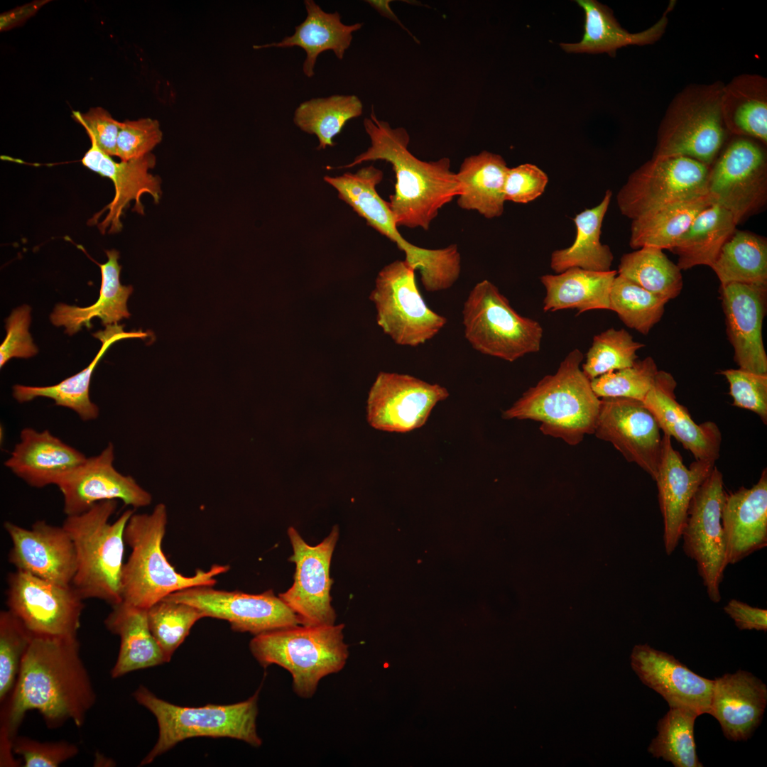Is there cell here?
<instances>
[{"instance_id": "21", "label": "cell", "mask_w": 767, "mask_h": 767, "mask_svg": "<svg viewBox=\"0 0 767 767\" xmlns=\"http://www.w3.org/2000/svg\"><path fill=\"white\" fill-rule=\"evenodd\" d=\"M12 546L8 560L16 570L61 585L72 584L76 572L73 542L62 526L37 521L31 528L4 523Z\"/></svg>"}, {"instance_id": "30", "label": "cell", "mask_w": 767, "mask_h": 767, "mask_svg": "<svg viewBox=\"0 0 767 767\" xmlns=\"http://www.w3.org/2000/svg\"><path fill=\"white\" fill-rule=\"evenodd\" d=\"M93 336L99 339L102 344L96 357L85 369L53 386L15 385L13 386V398L20 403L40 397L50 398L56 406L73 410L82 421L96 420L99 415V408L90 400L89 386L98 362L114 342L127 338H144L148 334L141 330L126 332L124 331V325L114 324L106 326L105 330L94 333Z\"/></svg>"}, {"instance_id": "37", "label": "cell", "mask_w": 767, "mask_h": 767, "mask_svg": "<svg viewBox=\"0 0 767 767\" xmlns=\"http://www.w3.org/2000/svg\"><path fill=\"white\" fill-rule=\"evenodd\" d=\"M722 111L728 132L767 143V80L743 74L724 85Z\"/></svg>"}, {"instance_id": "12", "label": "cell", "mask_w": 767, "mask_h": 767, "mask_svg": "<svg viewBox=\"0 0 767 767\" xmlns=\"http://www.w3.org/2000/svg\"><path fill=\"white\" fill-rule=\"evenodd\" d=\"M723 476L714 466L692 498L681 538L685 553L693 560L709 599L721 600L720 584L727 566L722 513L726 498Z\"/></svg>"}, {"instance_id": "5", "label": "cell", "mask_w": 767, "mask_h": 767, "mask_svg": "<svg viewBox=\"0 0 767 767\" xmlns=\"http://www.w3.org/2000/svg\"><path fill=\"white\" fill-rule=\"evenodd\" d=\"M117 505V500L97 502L82 513L67 516L62 524L76 554L72 586L83 599H97L111 606L122 602L124 530L134 513L128 509L110 523Z\"/></svg>"}, {"instance_id": "44", "label": "cell", "mask_w": 767, "mask_h": 767, "mask_svg": "<svg viewBox=\"0 0 767 767\" xmlns=\"http://www.w3.org/2000/svg\"><path fill=\"white\" fill-rule=\"evenodd\" d=\"M698 716L690 709L670 707L658 722V734L652 739L648 752L675 767H702L694 738L695 721Z\"/></svg>"}, {"instance_id": "14", "label": "cell", "mask_w": 767, "mask_h": 767, "mask_svg": "<svg viewBox=\"0 0 767 767\" xmlns=\"http://www.w3.org/2000/svg\"><path fill=\"white\" fill-rule=\"evenodd\" d=\"M293 553L289 561L295 565L293 585L279 598L295 614L303 626L335 624L336 614L331 605L330 576L331 560L339 538L338 526L318 545L308 544L298 531L288 529Z\"/></svg>"}, {"instance_id": "52", "label": "cell", "mask_w": 767, "mask_h": 767, "mask_svg": "<svg viewBox=\"0 0 767 767\" xmlns=\"http://www.w3.org/2000/svg\"><path fill=\"white\" fill-rule=\"evenodd\" d=\"M13 752L22 756L24 767H57L75 757L78 747L65 741L40 742L27 737H16Z\"/></svg>"}, {"instance_id": "24", "label": "cell", "mask_w": 767, "mask_h": 767, "mask_svg": "<svg viewBox=\"0 0 767 767\" xmlns=\"http://www.w3.org/2000/svg\"><path fill=\"white\" fill-rule=\"evenodd\" d=\"M631 665L641 682L660 694L670 707L708 714L713 680L698 675L673 656L648 644L633 647Z\"/></svg>"}, {"instance_id": "34", "label": "cell", "mask_w": 767, "mask_h": 767, "mask_svg": "<svg viewBox=\"0 0 767 767\" xmlns=\"http://www.w3.org/2000/svg\"><path fill=\"white\" fill-rule=\"evenodd\" d=\"M108 260L99 264L102 274L99 297L93 305L81 308L58 304L50 315V321L55 326H64L65 333L73 335L82 326L92 327L91 320L101 319L103 325L117 324L123 318H129L127 300L133 292L131 285H121L119 275L121 266L118 263L119 253L115 249L105 251Z\"/></svg>"}, {"instance_id": "10", "label": "cell", "mask_w": 767, "mask_h": 767, "mask_svg": "<svg viewBox=\"0 0 767 767\" xmlns=\"http://www.w3.org/2000/svg\"><path fill=\"white\" fill-rule=\"evenodd\" d=\"M415 271L405 260L385 266L378 273L369 298L376 322L395 343L418 347L436 336L447 319L431 310L421 295Z\"/></svg>"}, {"instance_id": "18", "label": "cell", "mask_w": 767, "mask_h": 767, "mask_svg": "<svg viewBox=\"0 0 767 767\" xmlns=\"http://www.w3.org/2000/svg\"><path fill=\"white\" fill-rule=\"evenodd\" d=\"M659 425L641 401L602 398L594 434L611 443L629 462L655 480L660 464L662 437Z\"/></svg>"}, {"instance_id": "54", "label": "cell", "mask_w": 767, "mask_h": 767, "mask_svg": "<svg viewBox=\"0 0 767 767\" xmlns=\"http://www.w3.org/2000/svg\"><path fill=\"white\" fill-rule=\"evenodd\" d=\"M548 183V175L534 164L508 168L504 185L505 200L520 204L531 202L543 195Z\"/></svg>"}, {"instance_id": "47", "label": "cell", "mask_w": 767, "mask_h": 767, "mask_svg": "<svg viewBox=\"0 0 767 767\" xmlns=\"http://www.w3.org/2000/svg\"><path fill=\"white\" fill-rule=\"evenodd\" d=\"M644 347L624 329H607L593 337L582 370L591 381L606 373L631 366L637 361L636 352Z\"/></svg>"}, {"instance_id": "23", "label": "cell", "mask_w": 767, "mask_h": 767, "mask_svg": "<svg viewBox=\"0 0 767 767\" xmlns=\"http://www.w3.org/2000/svg\"><path fill=\"white\" fill-rule=\"evenodd\" d=\"M670 438L663 435L660 460L655 479L668 555L675 551L681 539L692 498L714 467V462L702 460H695L687 467L680 453L673 448Z\"/></svg>"}, {"instance_id": "9", "label": "cell", "mask_w": 767, "mask_h": 767, "mask_svg": "<svg viewBox=\"0 0 767 767\" xmlns=\"http://www.w3.org/2000/svg\"><path fill=\"white\" fill-rule=\"evenodd\" d=\"M462 317L466 339L483 354L513 362L540 349L543 329L540 322L518 313L488 280L470 290Z\"/></svg>"}, {"instance_id": "29", "label": "cell", "mask_w": 767, "mask_h": 767, "mask_svg": "<svg viewBox=\"0 0 767 767\" xmlns=\"http://www.w3.org/2000/svg\"><path fill=\"white\" fill-rule=\"evenodd\" d=\"M306 17L295 27L293 35L285 37L278 43L254 45V49L269 48L300 47L305 53L303 72L308 77L315 75L318 56L326 50H332L339 60L344 58L351 45L353 33L361 28L362 23L346 25L337 11L327 13L313 0H305Z\"/></svg>"}, {"instance_id": "19", "label": "cell", "mask_w": 767, "mask_h": 767, "mask_svg": "<svg viewBox=\"0 0 767 767\" xmlns=\"http://www.w3.org/2000/svg\"><path fill=\"white\" fill-rule=\"evenodd\" d=\"M114 461V447L109 442L99 454L87 457L60 479L56 486L62 495L66 516L82 513L107 500H121L134 508L151 504V494L132 477L117 471Z\"/></svg>"}, {"instance_id": "57", "label": "cell", "mask_w": 767, "mask_h": 767, "mask_svg": "<svg viewBox=\"0 0 767 767\" xmlns=\"http://www.w3.org/2000/svg\"><path fill=\"white\" fill-rule=\"evenodd\" d=\"M48 1H34L14 8L0 16V30L5 31L24 23L36 14Z\"/></svg>"}, {"instance_id": "4", "label": "cell", "mask_w": 767, "mask_h": 767, "mask_svg": "<svg viewBox=\"0 0 767 767\" xmlns=\"http://www.w3.org/2000/svg\"><path fill=\"white\" fill-rule=\"evenodd\" d=\"M167 522V508L163 503L149 513H134L129 519L124 540L131 552L122 569V602L148 609L175 592L195 586H214V577L229 570V565L215 564L207 571L197 570L192 576L176 572L162 549Z\"/></svg>"}, {"instance_id": "16", "label": "cell", "mask_w": 767, "mask_h": 767, "mask_svg": "<svg viewBox=\"0 0 767 767\" xmlns=\"http://www.w3.org/2000/svg\"><path fill=\"white\" fill-rule=\"evenodd\" d=\"M212 587L195 586L164 598L192 605L205 617L224 619L233 631L254 636L300 624L295 614L272 589L251 594L218 590Z\"/></svg>"}, {"instance_id": "36", "label": "cell", "mask_w": 767, "mask_h": 767, "mask_svg": "<svg viewBox=\"0 0 767 767\" xmlns=\"http://www.w3.org/2000/svg\"><path fill=\"white\" fill-rule=\"evenodd\" d=\"M508 169L501 156L486 151L465 158L456 173L461 184L458 206L487 219L501 216Z\"/></svg>"}, {"instance_id": "43", "label": "cell", "mask_w": 767, "mask_h": 767, "mask_svg": "<svg viewBox=\"0 0 767 767\" xmlns=\"http://www.w3.org/2000/svg\"><path fill=\"white\" fill-rule=\"evenodd\" d=\"M617 273L668 301L678 297L683 287L681 270L656 247L644 246L624 254Z\"/></svg>"}, {"instance_id": "15", "label": "cell", "mask_w": 767, "mask_h": 767, "mask_svg": "<svg viewBox=\"0 0 767 767\" xmlns=\"http://www.w3.org/2000/svg\"><path fill=\"white\" fill-rule=\"evenodd\" d=\"M707 192L731 213L737 224L756 212L767 197L763 148L746 137L732 141L710 166Z\"/></svg>"}, {"instance_id": "26", "label": "cell", "mask_w": 767, "mask_h": 767, "mask_svg": "<svg viewBox=\"0 0 767 767\" xmlns=\"http://www.w3.org/2000/svg\"><path fill=\"white\" fill-rule=\"evenodd\" d=\"M713 680L708 714L717 719L729 740H747L761 722L767 705L766 685L741 670Z\"/></svg>"}, {"instance_id": "2", "label": "cell", "mask_w": 767, "mask_h": 767, "mask_svg": "<svg viewBox=\"0 0 767 767\" xmlns=\"http://www.w3.org/2000/svg\"><path fill=\"white\" fill-rule=\"evenodd\" d=\"M363 124L371 146L339 168L377 160L390 163L396 183L388 204L397 227L428 230L439 210L461 192L457 174L450 169V159L443 157L430 162L418 159L408 150L410 136L406 129L392 128L387 121L379 120L374 107Z\"/></svg>"}, {"instance_id": "1", "label": "cell", "mask_w": 767, "mask_h": 767, "mask_svg": "<svg viewBox=\"0 0 767 767\" xmlns=\"http://www.w3.org/2000/svg\"><path fill=\"white\" fill-rule=\"evenodd\" d=\"M96 693L81 659L77 636L33 635L1 714V737L13 741L26 712L37 710L47 727L84 724Z\"/></svg>"}, {"instance_id": "31", "label": "cell", "mask_w": 767, "mask_h": 767, "mask_svg": "<svg viewBox=\"0 0 767 767\" xmlns=\"http://www.w3.org/2000/svg\"><path fill=\"white\" fill-rule=\"evenodd\" d=\"M584 10V35L578 43H562L561 48L567 53H602L612 55L627 45H646L657 42L664 34L668 23V13L675 3H670L663 16L653 26L638 33H629L614 18L611 10L594 0H577Z\"/></svg>"}, {"instance_id": "53", "label": "cell", "mask_w": 767, "mask_h": 767, "mask_svg": "<svg viewBox=\"0 0 767 767\" xmlns=\"http://www.w3.org/2000/svg\"><path fill=\"white\" fill-rule=\"evenodd\" d=\"M31 308L24 305L16 308L6 320V336L0 346V367L11 358H30L38 353L28 332Z\"/></svg>"}, {"instance_id": "35", "label": "cell", "mask_w": 767, "mask_h": 767, "mask_svg": "<svg viewBox=\"0 0 767 767\" xmlns=\"http://www.w3.org/2000/svg\"><path fill=\"white\" fill-rule=\"evenodd\" d=\"M618 273L571 268L540 278L545 288L543 310L576 309L578 314L592 310H610V292Z\"/></svg>"}, {"instance_id": "45", "label": "cell", "mask_w": 767, "mask_h": 767, "mask_svg": "<svg viewBox=\"0 0 767 767\" xmlns=\"http://www.w3.org/2000/svg\"><path fill=\"white\" fill-rule=\"evenodd\" d=\"M610 310L628 327L643 335L662 318L668 300L617 274L610 292Z\"/></svg>"}, {"instance_id": "8", "label": "cell", "mask_w": 767, "mask_h": 767, "mask_svg": "<svg viewBox=\"0 0 767 767\" xmlns=\"http://www.w3.org/2000/svg\"><path fill=\"white\" fill-rule=\"evenodd\" d=\"M724 84H692L675 95L660 122L654 157L683 156L711 166L727 136L722 111Z\"/></svg>"}, {"instance_id": "41", "label": "cell", "mask_w": 767, "mask_h": 767, "mask_svg": "<svg viewBox=\"0 0 767 767\" xmlns=\"http://www.w3.org/2000/svg\"><path fill=\"white\" fill-rule=\"evenodd\" d=\"M710 268L721 285L734 283L767 285L766 240L736 230Z\"/></svg>"}, {"instance_id": "40", "label": "cell", "mask_w": 767, "mask_h": 767, "mask_svg": "<svg viewBox=\"0 0 767 767\" xmlns=\"http://www.w3.org/2000/svg\"><path fill=\"white\" fill-rule=\"evenodd\" d=\"M707 192L649 212L632 220L630 246L671 250L696 217L716 202Z\"/></svg>"}, {"instance_id": "48", "label": "cell", "mask_w": 767, "mask_h": 767, "mask_svg": "<svg viewBox=\"0 0 767 767\" xmlns=\"http://www.w3.org/2000/svg\"><path fill=\"white\" fill-rule=\"evenodd\" d=\"M33 634L10 610L0 613V702L4 703L16 685L21 663Z\"/></svg>"}, {"instance_id": "11", "label": "cell", "mask_w": 767, "mask_h": 767, "mask_svg": "<svg viewBox=\"0 0 767 767\" xmlns=\"http://www.w3.org/2000/svg\"><path fill=\"white\" fill-rule=\"evenodd\" d=\"M710 167L683 156H653L632 173L616 196L631 220L649 212L707 193Z\"/></svg>"}, {"instance_id": "6", "label": "cell", "mask_w": 767, "mask_h": 767, "mask_svg": "<svg viewBox=\"0 0 767 767\" xmlns=\"http://www.w3.org/2000/svg\"><path fill=\"white\" fill-rule=\"evenodd\" d=\"M344 625L294 626L255 636L249 648L263 668L278 665L293 678V689L303 698L312 697L324 677L337 673L349 657L344 641Z\"/></svg>"}, {"instance_id": "32", "label": "cell", "mask_w": 767, "mask_h": 767, "mask_svg": "<svg viewBox=\"0 0 767 767\" xmlns=\"http://www.w3.org/2000/svg\"><path fill=\"white\" fill-rule=\"evenodd\" d=\"M383 179V172L369 165L355 173H345L337 177L325 176L324 180L334 187L339 199L345 202L367 224L394 242L405 254H410L414 244L399 233L388 202L376 191Z\"/></svg>"}, {"instance_id": "51", "label": "cell", "mask_w": 767, "mask_h": 767, "mask_svg": "<svg viewBox=\"0 0 767 767\" xmlns=\"http://www.w3.org/2000/svg\"><path fill=\"white\" fill-rule=\"evenodd\" d=\"M163 138L159 122L151 118L121 122L116 141V156L121 161L141 158L156 147Z\"/></svg>"}, {"instance_id": "39", "label": "cell", "mask_w": 767, "mask_h": 767, "mask_svg": "<svg viewBox=\"0 0 767 767\" xmlns=\"http://www.w3.org/2000/svg\"><path fill=\"white\" fill-rule=\"evenodd\" d=\"M736 225L731 213L717 202L702 210L670 250L678 256V268L711 267Z\"/></svg>"}, {"instance_id": "46", "label": "cell", "mask_w": 767, "mask_h": 767, "mask_svg": "<svg viewBox=\"0 0 767 767\" xmlns=\"http://www.w3.org/2000/svg\"><path fill=\"white\" fill-rule=\"evenodd\" d=\"M147 617L150 631L169 662L192 626L205 616L192 605L163 598L147 609Z\"/></svg>"}, {"instance_id": "22", "label": "cell", "mask_w": 767, "mask_h": 767, "mask_svg": "<svg viewBox=\"0 0 767 767\" xmlns=\"http://www.w3.org/2000/svg\"><path fill=\"white\" fill-rule=\"evenodd\" d=\"M719 291L735 362L740 369L767 374L762 337L767 285L734 283L721 285Z\"/></svg>"}, {"instance_id": "50", "label": "cell", "mask_w": 767, "mask_h": 767, "mask_svg": "<svg viewBox=\"0 0 767 767\" xmlns=\"http://www.w3.org/2000/svg\"><path fill=\"white\" fill-rule=\"evenodd\" d=\"M729 384L733 405L756 413L763 423H767V374H758L742 369L722 370Z\"/></svg>"}, {"instance_id": "20", "label": "cell", "mask_w": 767, "mask_h": 767, "mask_svg": "<svg viewBox=\"0 0 767 767\" xmlns=\"http://www.w3.org/2000/svg\"><path fill=\"white\" fill-rule=\"evenodd\" d=\"M91 143L82 163L88 169L109 178L114 183L115 193L112 200L89 219L88 224H97L102 234L117 233L122 229L121 217L131 202H134L133 211L144 214L141 200L143 195H150L155 203L160 201L161 179L149 172L156 165V158L150 153L139 158L116 162Z\"/></svg>"}, {"instance_id": "28", "label": "cell", "mask_w": 767, "mask_h": 767, "mask_svg": "<svg viewBox=\"0 0 767 767\" xmlns=\"http://www.w3.org/2000/svg\"><path fill=\"white\" fill-rule=\"evenodd\" d=\"M727 563L734 565L767 545V472L750 489L727 494L722 513Z\"/></svg>"}, {"instance_id": "55", "label": "cell", "mask_w": 767, "mask_h": 767, "mask_svg": "<svg viewBox=\"0 0 767 767\" xmlns=\"http://www.w3.org/2000/svg\"><path fill=\"white\" fill-rule=\"evenodd\" d=\"M72 117L86 130L91 142L105 154L116 156V141L121 122L104 109L97 107L86 113L73 111Z\"/></svg>"}, {"instance_id": "3", "label": "cell", "mask_w": 767, "mask_h": 767, "mask_svg": "<svg viewBox=\"0 0 767 767\" xmlns=\"http://www.w3.org/2000/svg\"><path fill=\"white\" fill-rule=\"evenodd\" d=\"M583 359L578 349L569 352L556 372L525 391L503 412V418L539 422L542 433L572 446L594 433L600 398L582 370Z\"/></svg>"}, {"instance_id": "27", "label": "cell", "mask_w": 767, "mask_h": 767, "mask_svg": "<svg viewBox=\"0 0 767 767\" xmlns=\"http://www.w3.org/2000/svg\"><path fill=\"white\" fill-rule=\"evenodd\" d=\"M19 437L4 465L34 488L56 485L87 458L48 430L38 431L26 427L21 430Z\"/></svg>"}, {"instance_id": "42", "label": "cell", "mask_w": 767, "mask_h": 767, "mask_svg": "<svg viewBox=\"0 0 767 767\" xmlns=\"http://www.w3.org/2000/svg\"><path fill=\"white\" fill-rule=\"evenodd\" d=\"M363 104L355 94H333L305 100L295 109L293 123L301 131L315 135L317 149L334 146V137L346 123L362 114Z\"/></svg>"}, {"instance_id": "13", "label": "cell", "mask_w": 767, "mask_h": 767, "mask_svg": "<svg viewBox=\"0 0 767 767\" xmlns=\"http://www.w3.org/2000/svg\"><path fill=\"white\" fill-rule=\"evenodd\" d=\"M6 605L33 634L77 636L83 598L70 585H61L16 570L7 578Z\"/></svg>"}, {"instance_id": "56", "label": "cell", "mask_w": 767, "mask_h": 767, "mask_svg": "<svg viewBox=\"0 0 767 767\" xmlns=\"http://www.w3.org/2000/svg\"><path fill=\"white\" fill-rule=\"evenodd\" d=\"M724 612L740 630L766 631L767 610L754 607L743 602L731 599L724 607Z\"/></svg>"}, {"instance_id": "49", "label": "cell", "mask_w": 767, "mask_h": 767, "mask_svg": "<svg viewBox=\"0 0 767 767\" xmlns=\"http://www.w3.org/2000/svg\"><path fill=\"white\" fill-rule=\"evenodd\" d=\"M658 371L654 359L647 357L631 366L591 380V386L599 398H629L643 401L653 387Z\"/></svg>"}, {"instance_id": "58", "label": "cell", "mask_w": 767, "mask_h": 767, "mask_svg": "<svg viewBox=\"0 0 767 767\" xmlns=\"http://www.w3.org/2000/svg\"><path fill=\"white\" fill-rule=\"evenodd\" d=\"M366 2H367L371 7H373L374 9H376L381 16L390 19L391 21H394L395 23H396L398 24H399L400 26H401L403 28H404L405 30H406L408 31V30L403 26V25L399 21L398 18L396 16V15L393 13V11L391 9L390 3L391 2V1H390V0H379V1H377V0H369V1H366Z\"/></svg>"}, {"instance_id": "33", "label": "cell", "mask_w": 767, "mask_h": 767, "mask_svg": "<svg viewBox=\"0 0 767 767\" xmlns=\"http://www.w3.org/2000/svg\"><path fill=\"white\" fill-rule=\"evenodd\" d=\"M111 606L104 625L120 638L119 652L111 671V678H117L134 670L166 663L150 631L147 609L124 602Z\"/></svg>"}, {"instance_id": "17", "label": "cell", "mask_w": 767, "mask_h": 767, "mask_svg": "<svg viewBox=\"0 0 767 767\" xmlns=\"http://www.w3.org/2000/svg\"><path fill=\"white\" fill-rule=\"evenodd\" d=\"M447 389L408 374L380 372L369 390L367 420L375 429L407 433L422 427Z\"/></svg>"}, {"instance_id": "25", "label": "cell", "mask_w": 767, "mask_h": 767, "mask_svg": "<svg viewBox=\"0 0 767 767\" xmlns=\"http://www.w3.org/2000/svg\"><path fill=\"white\" fill-rule=\"evenodd\" d=\"M676 381L665 371L658 370L644 406L656 418L663 434L673 437L690 451L695 460L714 462L719 457L722 434L712 421L697 424L687 409L676 400Z\"/></svg>"}, {"instance_id": "38", "label": "cell", "mask_w": 767, "mask_h": 767, "mask_svg": "<svg viewBox=\"0 0 767 767\" xmlns=\"http://www.w3.org/2000/svg\"><path fill=\"white\" fill-rule=\"evenodd\" d=\"M612 192L607 190L599 205L586 209L573 219L575 239L569 247L555 250L550 256V268L560 273L571 268L595 271L611 270L613 254L600 241L601 228L608 210Z\"/></svg>"}, {"instance_id": "7", "label": "cell", "mask_w": 767, "mask_h": 767, "mask_svg": "<svg viewBox=\"0 0 767 767\" xmlns=\"http://www.w3.org/2000/svg\"><path fill=\"white\" fill-rule=\"evenodd\" d=\"M259 692L245 701L232 705L190 707L161 700L140 685L134 697L155 716L159 729L156 744L141 765L152 763L178 743L192 737H229L259 747L262 740L256 731Z\"/></svg>"}]
</instances>
